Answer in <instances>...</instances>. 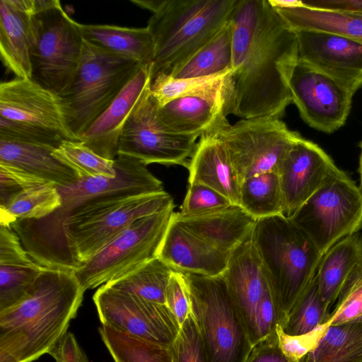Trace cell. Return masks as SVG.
Returning <instances> with one entry per match:
<instances>
[{"mask_svg":"<svg viewBox=\"0 0 362 362\" xmlns=\"http://www.w3.org/2000/svg\"><path fill=\"white\" fill-rule=\"evenodd\" d=\"M293 31H318L362 43V19L341 10L308 6L303 1L269 0Z\"/></svg>","mask_w":362,"mask_h":362,"instance_id":"cell-26","label":"cell"},{"mask_svg":"<svg viewBox=\"0 0 362 362\" xmlns=\"http://www.w3.org/2000/svg\"><path fill=\"white\" fill-rule=\"evenodd\" d=\"M337 167L317 144L301 137L279 173L284 199V216L291 218L324 184Z\"/></svg>","mask_w":362,"mask_h":362,"instance_id":"cell-18","label":"cell"},{"mask_svg":"<svg viewBox=\"0 0 362 362\" xmlns=\"http://www.w3.org/2000/svg\"><path fill=\"white\" fill-rule=\"evenodd\" d=\"M234 205L225 196L202 184H189L178 212L182 215L208 213Z\"/></svg>","mask_w":362,"mask_h":362,"instance_id":"cell-41","label":"cell"},{"mask_svg":"<svg viewBox=\"0 0 362 362\" xmlns=\"http://www.w3.org/2000/svg\"><path fill=\"white\" fill-rule=\"evenodd\" d=\"M279 321V308L268 284L255 313V342L274 332Z\"/></svg>","mask_w":362,"mask_h":362,"instance_id":"cell-47","label":"cell"},{"mask_svg":"<svg viewBox=\"0 0 362 362\" xmlns=\"http://www.w3.org/2000/svg\"><path fill=\"white\" fill-rule=\"evenodd\" d=\"M298 59L334 78L354 94L362 86V43L318 31H295Z\"/></svg>","mask_w":362,"mask_h":362,"instance_id":"cell-17","label":"cell"},{"mask_svg":"<svg viewBox=\"0 0 362 362\" xmlns=\"http://www.w3.org/2000/svg\"><path fill=\"white\" fill-rule=\"evenodd\" d=\"M173 271L163 261L156 257L105 284L147 300L166 305L165 290Z\"/></svg>","mask_w":362,"mask_h":362,"instance_id":"cell-34","label":"cell"},{"mask_svg":"<svg viewBox=\"0 0 362 362\" xmlns=\"http://www.w3.org/2000/svg\"><path fill=\"white\" fill-rule=\"evenodd\" d=\"M229 76L204 89L158 106V118L163 127L173 134L199 137L211 130L227 117L226 104Z\"/></svg>","mask_w":362,"mask_h":362,"instance_id":"cell-19","label":"cell"},{"mask_svg":"<svg viewBox=\"0 0 362 362\" xmlns=\"http://www.w3.org/2000/svg\"><path fill=\"white\" fill-rule=\"evenodd\" d=\"M233 71L226 115L241 119H281L292 103L289 81L298 44L269 0H238L230 17Z\"/></svg>","mask_w":362,"mask_h":362,"instance_id":"cell-1","label":"cell"},{"mask_svg":"<svg viewBox=\"0 0 362 362\" xmlns=\"http://www.w3.org/2000/svg\"><path fill=\"white\" fill-rule=\"evenodd\" d=\"M358 147L360 148V153L358 158V172L359 174V188L362 192V140L358 144Z\"/></svg>","mask_w":362,"mask_h":362,"instance_id":"cell-53","label":"cell"},{"mask_svg":"<svg viewBox=\"0 0 362 362\" xmlns=\"http://www.w3.org/2000/svg\"><path fill=\"white\" fill-rule=\"evenodd\" d=\"M103 325L153 342L171 346L180 325L167 305L102 285L93 297Z\"/></svg>","mask_w":362,"mask_h":362,"instance_id":"cell-14","label":"cell"},{"mask_svg":"<svg viewBox=\"0 0 362 362\" xmlns=\"http://www.w3.org/2000/svg\"><path fill=\"white\" fill-rule=\"evenodd\" d=\"M36 0L0 1V54L17 78H31L30 54L36 43Z\"/></svg>","mask_w":362,"mask_h":362,"instance_id":"cell-21","label":"cell"},{"mask_svg":"<svg viewBox=\"0 0 362 362\" xmlns=\"http://www.w3.org/2000/svg\"><path fill=\"white\" fill-rule=\"evenodd\" d=\"M232 71L233 69L211 76L183 79L158 74L152 80L151 93L160 107L176 98L209 87L228 77Z\"/></svg>","mask_w":362,"mask_h":362,"instance_id":"cell-39","label":"cell"},{"mask_svg":"<svg viewBox=\"0 0 362 362\" xmlns=\"http://www.w3.org/2000/svg\"><path fill=\"white\" fill-rule=\"evenodd\" d=\"M115 362H173L170 346L148 341L107 325L99 328Z\"/></svg>","mask_w":362,"mask_h":362,"instance_id":"cell-33","label":"cell"},{"mask_svg":"<svg viewBox=\"0 0 362 362\" xmlns=\"http://www.w3.org/2000/svg\"><path fill=\"white\" fill-rule=\"evenodd\" d=\"M52 155L77 173L80 179L116 175L115 160L95 153L81 141L64 139L52 151Z\"/></svg>","mask_w":362,"mask_h":362,"instance_id":"cell-37","label":"cell"},{"mask_svg":"<svg viewBox=\"0 0 362 362\" xmlns=\"http://www.w3.org/2000/svg\"><path fill=\"white\" fill-rule=\"evenodd\" d=\"M223 275L252 344L256 310L269 283L250 238L232 253Z\"/></svg>","mask_w":362,"mask_h":362,"instance_id":"cell-22","label":"cell"},{"mask_svg":"<svg viewBox=\"0 0 362 362\" xmlns=\"http://www.w3.org/2000/svg\"><path fill=\"white\" fill-rule=\"evenodd\" d=\"M157 110L158 104L150 89L125 124L117 155L134 158L146 165L158 163L187 167L199 136L167 132L158 120Z\"/></svg>","mask_w":362,"mask_h":362,"instance_id":"cell-13","label":"cell"},{"mask_svg":"<svg viewBox=\"0 0 362 362\" xmlns=\"http://www.w3.org/2000/svg\"><path fill=\"white\" fill-rule=\"evenodd\" d=\"M211 129L223 146L240 183L262 173L279 174L302 137L280 119L271 117L241 119L233 124L226 117Z\"/></svg>","mask_w":362,"mask_h":362,"instance_id":"cell-10","label":"cell"},{"mask_svg":"<svg viewBox=\"0 0 362 362\" xmlns=\"http://www.w3.org/2000/svg\"><path fill=\"white\" fill-rule=\"evenodd\" d=\"M186 168L189 184L207 186L239 206L240 183L223 146L212 129L200 136Z\"/></svg>","mask_w":362,"mask_h":362,"instance_id":"cell-25","label":"cell"},{"mask_svg":"<svg viewBox=\"0 0 362 362\" xmlns=\"http://www.w3.org/2000/svg\"><path fill=\"white\" fill-rule=\"evenodd\" d=\"M362 267V233L335 243L322 256L316 279L321 298L330 310L348 281Z\"/></svg>","mask_w":362,"mask_h":362,"instance_id":"cell-27","label":"cell"},{"mask_svg":"<svg viewBox=\"0 0 362 362\" xmlns=\"http://www.w3.org/2000/svg\"><path fill=\"white\" fill-rule=\"evenodd\" d=\"M47 183L50 182L19 168L0 163V209L6 206L20 194Z\"/></svg>","mask_w":362,"mask_h":362,"instance_id":"cell-42","label":"cell"},{"mask_svg":"<svg viewBox=\"0 0 362 362\" xmlns=\"http://www.w3.org/2000/svg\"><path fill=\"white\" fill-rule=\"evenodd\" d=\"M55 148L0 137V163L65 186L80 179L76 173L52 155Z\"/></svg>","mask_w":362,"mask_h":362,"instance_id":"cell-28","label":"cell"},{"mask_svg":"<svg viewBox=\"0 0 362 362\" xmlns=\"http://www.w3.org/2000/svg\"><path fill=\"white\" fill-rule=\"evenodd\" d=\"M362 315V267L341 291L335 308L328 317V325L354 321Z\"/></svg>","mask_w":362,"mask_h":362,"instance_id":"cell-40","label":"cell"},{"mask_svg":"<svg viewBox=\"0 0 362 362\" xmlns=\"http://www.w3.org/2000/svg\"><path fill=\"white\" fill-rule=\"evenodd\" d=\"M354 321H362V315Z\"/></svg>","mask_w":362,"mask_h":362,"instance_id":"cell-55","label":"cell"},{"mask_svg":"<svg viewBox=\"0 0 362 362\" xmlns=\"http://www.w3.org/2000/svg\"><path fill=\"white\" fill-rule=\"evenodd\" d=\"M239 206L255 220L284 215L280 175L262 173L240 183Z\"/></svg>","mask_w":362,"mask_h":362,"instance_id":"cell-32","label":"cell"},{"mask_svg":"<svg viewBox=\"0 0 362 362\" xmlns=\"http://www.w3.org/2000/svg\"><path fill=\"white\" fill-rule=\"evenodd\" d=\"M146 166L134 158L117 155L115 177H85L68 185H56L62 199L58 209L41 219L17 220L11 228L36 263L61 269L64 224L78 207L165 191L163 182Z\"/></svg>","mask_w":362,"mask_h":362,"instance_id":"cell-3","label":"cell"},{"mask_svg":"<svg viewBox=\"0 0 362 362\" xmlns=\"http://www.w3.org/2000/svg\"><path fill=\"white\" fill-rule=\"evenodd\" d=\"M36 1L31 79L58 95L78 69L84 44L82 24L72 19L58 0Z\"/></svg>","mask_w":362,"mask_h":362,"instance_id":"cell-9","label":"cell"},{"mask_svg":"<svg viewBox=\"0 0 362 362\" xmlns=\"http://www.w3.org/2000/svg\"><path fill=\"white\" fill-rule=\"evenodd\" d=\"M166 305L180 327L191 313L188 288L182 273L173 271L165 290Z\"/></svg>","mask_w":362,"mask_h":362,"instance_id":"cell-46","label":"cell"},{"mask_svg":"<svg viewBox=\"0 0 362 362\" xmlns=\"http://www.w3.org/2000/svg\"><path fill=\"white\" fill-rule=\"evenodd\" d=\"M151 64H144L110 105L79 136L99 156L114 160L125 124L141 99L151 89Z\"/></svg>","mask_w":362,"mask_h":362,"instance_id":"cell-20","label":"cell"},{"mask_svg":"<svg viewBox=\"0 0 362 362\" xmlns=\"http://www.w3.org/2000/svg\"><path fill=\"white\" fill-rule=\"evenodd\" d=\"M0 117L78 141L66 124L58 95L31 78L1 83Z\"/></svg>","mask_w":362,"mask_h":362,"instance_id":"cell-16","label":"cell"},{"mask_svg":"<svg viewBox=\"0 0 362 362\" xmlns=\"http://www.w3.org/2000/svg\"><path fill=\"white\" fill-rule=\"evenodd\" d=\"M243 362H294L279 346L276 329L252 344Z\"/></svg>","mask_w":362,"mask_h":362,"instance_id":"cell-49","label":"cell"},{"mask_svg":"<svg viewBox=\"0 0 362 362\" xmlns=\"http://www.w3.org/2000/svg\"><path fill=\"white\" fill-rule=\"evenodd\" d=\"M56 362H88L71 332L64 334L48 352Z\"/></svg>","mask_w":362,"mask_h":362,"instance_id":"cell-50","label":"cell"},{"mask_svg":"<svg viewBox=\"0 0 362 362\" xmlns=\"http://www.w3.org/2000/svg\"><path fill=\"white\" fill-rule=\"evenodd\" d=\"M329 6L341 11H356L362 9V0H331Z\"/></svg>","mask_w":362,"mask_h":362,"instance_id":"cell-51","label":"cell"},{"mask_svg":"<svg viewBox=\"0 0 362 362\" xmlns=\"http://www.w3.org/2000/svg\"><path fill=\"white\" fill-rule=\"evenodd\" d=\"M0 137L57 148L64 139L59 134L0 117Z\"/></svg>","mask_w":362,"mask_h":362,"instance_id":"cell-44","label":"cell"},{"mask_svg":"<svg viewBox=\"0 0 362 362\" xmlns=\"http://www.w3.org/2000/svg\"><path fill=\"white\" fill-rule=\"evenodd\" d=\"M250 239L277 304L280 324L315 276L323 255L282 215L257 220Z\"/></svg>","mask_w":362,"mask_h":362,"instance_id":"cell-4","label":"cell"},{"mask_svg":"<svg viewBox=\"0 0 362 362\" xmlns=\"http://www.w3.org/2000/svg\"><path fill=\"white\" fill-rule=\"evenodd\" d=\"M230 257L182 227L173 217L157 255L174 271L208 276L222 274Z\"/></svg>","mask_w":362,"mask_h":362,"instance_id":"cell-23","label":"cell"},{"mask_svg":"<svg viewBox=\"0 0 362 362\" xmlns=\"http://www.w3.org/2000/svg\"><path fill=\"white\" fill-rule=\"evenodd\" d=\"M328 325L326 322L310 333L292 336L284 333L278 325L276 332L279 346L290 360L299 362L317 347Z\"/></svg>","mask_w":362,"mask_h":362,"instance_id":"cell-45","label":"cell"},{"mask_svg":"<svg viewBox=\"0 0 362 362\" xmlns=\"http://www.w3.org/2000/svg\"><path fill=\"white\" fill-rule=\"evenodd\" d=\"M173 362H206L202 339L192 314L170 346Z\"/></svg>","mask_w":362,"mask_h":362,"instance_id":"cell-43","label":"cell"},{"mask_svg":"<svg viewBox=\"0 0 362 362\" xmlns=\"http://www.w3.org/2000/svg\"><path fill=\"white\" fill-rule=\"evenodd\" d=\"M173 206L165 191L79 206L64 224L61 269L76 270L134 221Z\"/></svg>","mask_w":362,"mask_h":362,"instance_id":"cell-6","label":"cell"},{"mask_svg":"<svg viewBox=\"0 0 362 362\" xmlns=\"http://www.w3.org/2000/svg\"><path fill=\"white\" fill-rule=\"evenodd\" d=\"M348 11L354 15H355L357 17H359L362 19V9L356 10V11Z\"/></svg>","mask_w":362,"mask_h":362,"instance_id":"cell-54","label":"cell"},{"mask_svg":"<svg viewBox=\"0 0 362 362\" xmlns=\"http://www.w3.org/2000/svg\"><path fill=\"white\" fill-rule=\"evenodd\" d=\"M173 219L229 255L250 240L257 221L238 205L194 215L175 212Z\"/></svg>","mask_w":362,"mask_h":362,"instance_id":"cell-24","label":"cell"},{"mask_svg":"<svg viewBox=\"0 0 362 362\" xmlns=\"http://www.w3.org/2000/svg\"><path fill=\"white\" fill-rule=\"evenodd\" d=\"M233 34L228 22L199 51L175 71L174 78L211 76L232 69Z\"/></svg>","mask_w":362,"mask_h":362,"instance_id":"cell-30","label":"cell"},{"mask_svg":"<svg viewBox=\"0 0 362 362\" xmlns=\"http://www.w3.org/2000/svg\"><path fill=\"white\" fill-rule=\"evenodd\" d=\"M46 267L0 264V312L19 303Z\"/></svg>","mask_w":362,"mask_h":362,"instance_id":"cell-38","label":"cell"},{"mask_svg":"<svg viewBox=\"0 0 362 362\" xmlns=\"http://www.w3.org/2000/svg\"><path fill=\"white\" fill-rule=\"evenodd\" d=\"M131 2L138 6L148 9L154 13L160 6L162 1L160 0H131Z\"/></svg>","mask_w":362,"mask_h":362,"instance_id":"cell-52","label":"cell"},{"mask_svg":"<svg viewBox=\"0 0 362 362\" xmlns=\"http://www.w3.org/2000/svg\"><path fill=\"white\" fill-rule=\"evenodd\" d=\"M238 0H162L146 26L155 45L153 78L170 76L228 22Z\"/></svg>","mask_w":362,"mask_h":362,"instance_id":"cell-5","label":"cell"},{"mask_svg":"<svg viewBox=\"0 0 362 362\" xmlns=\"http://www.w3.org/2000/svg\"><path fill=\"white\" fill-rule=\"evenodd\" d=\"M142 65L84 40L78 69L68 86L58 95L66 124L78 141Z\"/></svg>","mask_w":362,"mask_h":362,"instance_id":"cell-7","label":"cell"},{"mask_svg":"<svg viewBox=\"0 0 362 362\" xmlns=\"http://www.w3.org/2000/svg\"><path fill=\"white\" fill-rule=\"evenodd\" d=\"M182 273L206 362H243L252 344L223 274Z\"/></svg>","mask_w":362,"mask_h":362,"instance_id":"cell-8","label":"cell"},{"mask_svg":"<svg viewBox=\"0 0 362 362\" xmlns=\"http://www.w3.org/2000/svg\"><path fill=\"white\" fill-rule=\"evenodd\" d=\"M299 362H362V321L329 325L317 347Z\"/></svg>","mask_w":362,"mask_h":362,"instance_id":"cell-31","label":"cell"},{"mask_svg":"<svg viewBox=\"0 0 362 362\" xmlns=\"http://www.w3.org/2000/svg\"><path fill=\"white\" fill-rule=\"evenodd\" d=\"M82 30L84 40L95 46L141 64L152 63L155 45L147 27L82 24Z\"/></svg>","mask_w":362,"mask_h":362,"instance_id":"cell-29","label":"cell"},{"mask_svg":"<svg viewBox=\"0 0 362 362\" xmlns=\"http://www.w3.org/2000/svg\"><path fill=\"white\" fill-rule=\"evenodd\" d=\"M175 206L132 222L81 267L73 271L82 288L116 280L157 257Z\"/></svg>","mask_w":362,"mask_h":362,"instance_id":"cell-12","label":"cell"},{"mask_svg":"<svg viewBox=\"0 0 362 362\" xmlns=\"http://www.w3.org/2000/svg\"><path fill=\"white\" fill-rule=\"evenodd\" d=\"M62 204L60 194L53 183L27 190L0 209V226L11 228L17 220L43 218Z\"/></svg>","mask_w":362,"mask_h":362,"instance_id":"cell-35","label":"cell"},{"mask_svg":"<svg viewBox=\"0 0 362 362\" xmlns=\"http://www.w3.org/2000/svg\"><path fill=\"white\" fill-rule=\"evenodd\" d=\"M329 315V310L320 295L316 276H315L279 325L286 334L292 336L305 334L326 323Z\"/></svg>","mask_w":362,"mask_h":362,"instance_id":"cell-36","label":"cell"},{"mask_svg":"<svg viewBox=\"0 0 362 362\" xmlns=\"http://www.w3.org/2000/svg\"><path fill=\"white\" fill-rule=\"evenodd\" d=\"M291 219L324 255L362 228V192L337 166Z\"/></svg>","mask_w":362,"mask_h":362,"instance_id":"cell-11","label":"cell"},{"mask_svg":"<svg viewBox=\"0 0 362 362\" xmlns=\"http://www.w3.org/2000/svg\"><path fill=\"white\" fill-rule=\"evenodd\" d=\"M85 290L73 271L46 267L25 296L0 312V362H32L67 332Z\"/></svg>","mask_w":362,"mask_h":362,"instance_id":"cell-2","label":"cell"},{"mask_svg":"<svg viewBox=\"0 0 362 362\" xmlns=\"http://www.w3.org/2000/svg\"><path fill=\"white\" fill-rule=\"evenodd\" d=\"M289 87L292 103L309 127L332 134L345 124L354 94L342 83L298 59Z\"/></svg>","mask_w":362,"mask_h":362,"instance_id":"cell-15","label":"cell"},{"mask_svg":"<svg viewBox=\"0 0 362 362\" xmlns=\"http://www.w3.org/2000/svg\"><path fill=\"white\" fill-rule=\"evenodd\" d=\"M36 264L23 247L18 235L11 228L0 226V264Z\"/></svg>","mask_w":362,"mask_h":362,"instance_id":"cell-48","label":"cell"}]
</instances>
